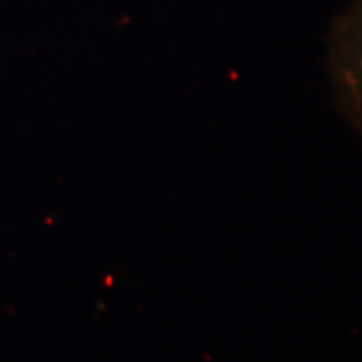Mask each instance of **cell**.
I'll use <instances>...</instances> for the list:
<instances>
[{"label":"cell","instance_id":"6da1fadb","mask_svg":"<svg viewBox=\"0 0 362 362\" xmlns=\"http://www.w3.org/2000/svg\"><path fill=\"white\" fill-rule=\"evenodd\" d=\"M327 76L339 115L362 138V0H351L330 24Z\"/></svg>","mask_w":362,"mask_h":362}]
</instances>
